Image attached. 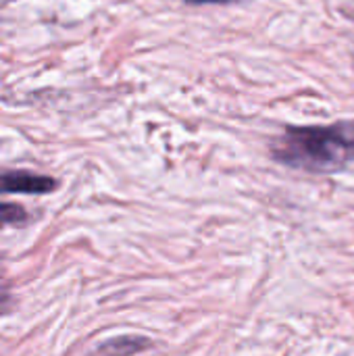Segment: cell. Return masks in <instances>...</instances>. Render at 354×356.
<instances>
[{"label": "cell", "instance_id": "7a4b0ae2", "mask_svg": "<svg viewBox=\"0 0 354 356\" xmlns=\"http://www.w3.org/2000/svg\"><path fill=\"white\" fill-rule=\"evenodd\" d=\"M58 181L48 175H40L33 171H2L0 173V194H29V196H40V194H50L54 192Z\"/></svg>", "mask_w": 354, "mask_h": 356}, {"label": "cell", "instance_id": "3957f363", "mask_svg": "<svg viewBox=\"0 0 354 356\" xmlns=\"http://www.w3.org/2000/svg\"><path fill=\"white\" fill-rule=\"evenodd\" d=\"M150 348V342L146 338H136V336H123L117 340L106 342L98 353L102 356H131Z\"/></svg>", "mask_w": 354, "mask_h": 356}, {"label": "cell", "instance_id": "6da1fadb", "mask_svg": "<svg viewBox=\"0 0 354 356\" xmlns=\"http://www.w3.org/2000/svg\"><path fill=\"white\" fill-rule=\"evenodd\" d=\"M277 163L311 173L342 169L354 159V121L334 125L288 127L271 144Z\"/></svg>", "mask_w": 354, "mask_h": 356}, {"label": "cell", "instance_id": "8992f818", "mask_svg": "<svg viewBox=\"0 0 354 356\" xmlns=\"http://www.w3.org/2000/svg\"><path fill=\"white\" fill-rule=\"evenodd\" d=\"M188 4H230V2H238V0H186Z\"/></svg>", "mask_w": 354, "mask_h": 356}, {"label": "cell", "instance_id": "5b68a950", "mask_svg": "<svg viewBox=\"0 0 354 356\" xmlns=\"http://www.w3.org/2000/svg\"><path fill=\"white\" fill-rule=\"evenodd\" d=\"M10 305H13L10 290H8L6 280H4V275H2V271H0V315H2V313H6V311L10 309Z\"/></svg>", "mask_w": 354, "mask_h": 356}, {"label": "cell", "instance_id": "277c9868", "mask_svg": "<svg viewBox=\"0 0 354 356\" xmlns=\"http://www.w3.org/2000/svg\"><path fill=\"white\" fill-rule=\"evenodd\" d=\"M27 221V213L19 204H0V223L2 225H17Z\"/></svg>", "mask_w": 354, "mask_h": 356}]
</instances>
